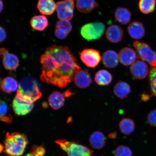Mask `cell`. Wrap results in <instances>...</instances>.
Masks as SVG:
<instances>
[{"instance_id": "cell-1", "label": "cell", "mask_w": 156, "mask_h": 156, "mask_svg": "<svg viewBox=\"0 0 156 156\" xmlns=\"http://www.w3.org/2000/svg\"><path fill=\"white\" fill-rule=\"evenodd\" d=\"M41 79L44 82L63 87L73 81L80 67L76 58L67 47L54 45L41 58Z\"/></svg>"}, {"instance_id": "cell-2", "label": "cell", "mask_w": 156, "mask_h": 156, "mask_svg": "<svg viewBox=\"0 0 156 156\" xmlns=\"http://www.w3.org/2000/svg\"><path fill=\"white\" fill-rule=\"evenodd\" d=\"M28 143V138L19 132L7 133L5 140V153L11 156H20Z\"/></svg>"}, {"instance_id": "cell-3", "label": "cell", "mask_w": 156, "mask_h": 156, "mask_svg": "<svg viewBox=\"0 0 156 156\" xmlns=\"http://www.w3.org/2000/svg\"><path fill=\"white\" fill-rule=\"evenodd\" d=\"M17 92L24 98L34 102L42 96L38 82L31 77H27L21 80Z\"/></svg>"}, {"instance_id": "cell-4", "label": "cell", "mask_w": 156, "mask_h": 156, "mask_svg": "<svg viewBox=\"0 0 156 156\" xmlns=\"http://www.w3.org/2000/svg\"><path fill=\"white\" fill-rule=\"evenodd\" d=\"M55 143L67 153L68 156H94L92 150L75 142L58 140Z\"/></svg>"}, {"instance_id": "cell-5", "label": "cell", "mask_w": 156, "mask_h": 156, "mask_svg": "<svg viewBox=\"0 0 156 156\" xmlns=\"http://www.w3.org/2000/svg\"><path fill=\"white\" fill-rule=\"evenodd\" d=\"M105 26L101 22L88 23L84 25L81 29V34L87 41L97 40L100 38L105 32Z\"/></svg>"}, {"instance_id": "cell-6", "label": "cell", "mask_w": 156, "mask_h": 156, "mask_svg": "<svg viewBox=\"0 0 156 156\" xmlns=\"http://www.w3.org/2000/svg\"><path fill=\"white\" fill-rule=\"evenodd\" d=\"M133 46L138 58L147 62L152 67H156V52L149 45L136 41Z\"/></svg>"}, {"instance_id": "cell-7", "label": "cell", "mask_w": 156, "mask_h": 156, "mask_svg": "<svg viewBox=\"0 0 156 156\" xmlns=\"http://www.w3.org/2000/svg\"><path fill=\"white\" fill-rule=\"evenodd\" d=\"M34 102L24 98L18 93L13 101L12 107L16 114L19 116L26 115L34 108Z\"/></svg>"}, {"instance_id": "cell-8", "label": "cell", "mask_w": 156, "mask_h": 156, "mask_svg": "<svg viewBox=\"0 0 156 156\" xmlns=\"http://www.w3.org/2000/svg\"><path fill=\"white\" fill-rule=\"evenodd\" d=\"M74 0H64L56 3V11L60 20L69 21L73 18Z\"/></svg>"}, {"instance_id": "cell-9", "label": "cell", "mask_w": 156, "mask_h": 156, "mask_svg": "<svg viewBox=\"0 0 156 156\" xmlns=\"http://www.w3.org/2000/svg\"><path fill=\"white\" fill-rule=\"evenodd\" d=\"M80 56L82 61L89 68L97 67L101 59L99 51L92 48L84 49L80 53Z\"/></svg>"}, {"instance_id": "cell-10", "label": "cell", "mask_w": 156, "mask_h": 156, "mask_svg": "<svg viewBox=\"0 0 156 156\" xmlns=\"http://www.w3.org/2000/svg\"><path fill=\"white\" fill-rule=\"evenodd\" d=\"M0 54L3 58V63L5 69L13 71L18 67L19 58L15 55L9 53V51L5 48H1Z\"/></svg>"}, {"instance_id": "cell-11", "label": "cell", "mask_w": 156, "mask_h": 156, "mask_svg": "<svg viewBox=\"0 0 156 156\" xmlns=\"http://www.w3.org/2000/svg\"><path fill=\"white\" fill-rule=\"evenodd\" d=\"M149 69L147 64L143 61L137 60L130 67V72L135 79H145L147 76Z\"/></svg>"}, {"instance_id": "cell-12", "label": "cell", "mask_w": 156, "mask_h": 156, "mask_svg": "<svg viewBox=\"0 0 156 156\" xmlns=\"http://www.w3.org/2000/svg\"><path fill=\"white\" fill-rule=\"evenodd\" d=\"M121 63L125 66L131 65L135 62L137 55L136 52L130 48H125L120 51L119 54Z\"/></svg>"}, {"instance_id": "cell-13", "label": "cell", "mask_w": 156, "mask_h": 156, "mask_svg": "<svg viewBox=\"0 0 156 156\" xmlns=\"http://www.w3.org/2000/svg\"><path fill=\"white\" fill-rule=\"evenodd\" d=\"M106 36L109 41L117 43L122 40L123 37V31L118 25H111L107 29Z\"/></svg>"}, {"instance_id": "cell-14", "label": "cell", "mask_w": 156, "mask_h": 156, "mask_svg": "<svg viewBox=\"0 0 156 156\" xmlns=\"http://www.w3.org/2000/svg\"><path fill=\"white\" fill-rule=\"evenodd\" d=\"M74 80L76 85L81 88L89 87L92 82L90 74L85 70L80 71L76 73Z\"/></svg>"}, {"instance_id": "cell-15", "label": "cell", "mask_w": 156, "mask_h": 156, "mask_svg": "<svg viewBox=\"0 0 156 156\" xmlns=\"http://www.w3.org/2000/svg\"><path fill=\"white\" fill-rule=\"evenodd\" d=\"M119 60L118 54L114 50H107L103 55L102 63L106 68H113L116 67L118 65Z\"/></svg>"}, {"instance_id": "cell-16", "label": "cell", "mask_w": 156, "mask_h": 156, "mask_svg": "<svg viewBox=\"0 0 156 156\" xmlns=\"http://www.w3.org/2000/svg\"><path fill=\"white\" fill-rule=\"evenodd\" d=\"M128 32L131 38L136 40L143 38L145 33L144 25L138 21L130 23L128 28Z\"/></svg>"}, {"instance_id": "cell-17", "label": "cell", "mask_w": 156, "mask_h": 156, "mask_svg": "<svg viewBox=\"0 0 156 156\" xmlns=\"http://www.w3.org/2000/svg\"><path fill=\"white\" fill-rule=\"evenodd\" d=\"M37 8L42 14L50 15L55 11L56 4L54 0H39Z\"/></svg>"}, {"instance_id": "cell-18", "label": "cell", "mask_w": 156, "mask_h": 156, "mask_svg": "<svg viewBox=\"0 0 156 156\" xmlns=\"http://www.w3.org/2000/svg\"><path fill=\"white\" fill-rule=\"evenodd\" d=\"M89 143L94 149H101L104 147L106 143V137L102 133L96 131L90 136Z\"/></svg>"}, {"instance_id": "cell-19", "label": "cell", "mask_w": 156, "mask_h": 156, "mask_svg": "<svg viewBox=\"0 0 156 156\" xmlns=\"http://www.w3.org/2000/svg\"><path fill=\"white\" fill-rule=\"evenodd\" d=\"M76 5L80 12L89 13L98 7L99 5L95 0H77Z\"/></svg>"}, {"instance_id": "cell-20", "label": "cell", "mask_w": 156, "mask_h": 156, "mask_svg": "<svg viewBox=\"0 0 156 156\" xmlns=\"http://www.w3.org/2000/svg\"><path fill=\"white\" fill-rule=\"evenodd\" d=\"M114 92L118 98L124 99L127 97L131 92V88L128 83L119 81L115 85Z\"/></svg>"}, {"instance_id": "cell-21", "label": "cell", "mask_w": 156, "mask_h": 156, "mask_svg": "<svg viewBox=\"0 0 156 156\" xmlns=\"http://www.w3.org/2000/svg\"><path fill=\"white\" fill-rule=\"evenodd\" d=\"M132 13L128 9L119 7L116 9L115 14L116 20L123 25L129 23L131 18Z\"/></svg>"}, {"instance_id": "cell-22", "label": "cell", "mask_w": 156, "mask_h": 156, "mask_svg": "<svg viewBox=\"0 0 156 156\" xmlns=\"http://www.w3.org/2000/svg\"><path fill=\"white\" fill-rule=\"evenodd\" d=\"M1 87L4 92L9 94L17 90L19 85L16 80L12 77H8L2 80Z\"/></svg>"}, {"instance_id": "cell-23", "label": "cell", "mask_w": 156, "mask_h": 156, "mask_svg": "<svg viewBox=\"0 0 156 156\" xmlns=\"http://www.w3.org/2000/svg\"><path fill=\"white\" fill-rule=\"evenodd\" d=\"M30 24L33 29L35 30L43 31L48 26L47 18L44 15L35 16L31 19Z\"/></svg>"}, {"instance_id": "cell-24", "label": "cell", "mask_w": 156, "mask_h": 156, "mask_svg": "<svg viewBox=\"0 0 156 156\" xmlns=\"http://www.w3.org/2000/svg\"><path fill=\"white\" fill-rule=\"evenodd\" d=\"M95 81L98 85L100 86H106L110 84L112 81V74L106 70L102 69L95 74Z\"/></svg>"}, {"instance_id": "cell-25", "label": "cell", "mask_w": 156, "mask_h": 156, "mask_svg": "<svg viewBox=\"0 0 156 156\" xmlns=\"http://www.w3.org/2000/svg\"><path fill=\"white\" fill-rule=\"evenodd\" d=\"M48 100L51 107L54 110H58L63 106L65 95L64 94L56 91L50 95Z\"/></svg>"}, {"instance_id": "cell-26", "label": "cell", "mask_w": 156, "mask_h": 156, "mask_svg": "<svg viewBox=\"0 0 156 156\" xmlns=\"http://www.w3.org/2000/svg\"><path fill=\"white\" fill-rule=\"evenodd\" d=\"M135 124L134 121L129 118L122 119L119 124L121 132L126 135H129L134 131Z\"/></svg>"}, {"instance_id": "cell-27", "label": "cell", "mask_w": 156, "mask_h": 156, "mask_svg": "<svg viewBox=\"0 0 156 156\" xmlns=\"http://www.w3.org/2000/svg\"><path fill=\"white\" fill-rule=\"evenodd\" d=\"M156 5V0H140L138 6L142 13L147 14L154 11Z\"/></svg>"}, {"instance_id": "cell-28", "label": "cell", "mask_w": 156, "mask_h": 156, "mask_svg": "<svg viewBox=\"0 0 156 156\" xmlns=\"http://www.w3.org/2000/svg\"><path fill=\"white\" fill-rule=\"evenodd\" d=\"M8 106L3 101H1V120L8 123L11 124L12 122L13 118L10 114H8Z\"/></svg>"}, {"instance_id": "cell-29", "label": "cell", "mask_w": 156, "mask_h": 156, "mask_svg": "<svg viewBox=\"0 0 156 156\" xmlns=\"http://www.w3.org/2000/svg\"><path fill=\"white\" fill-rule=\"evenodd\" d=\"M149 79L152 94L156 97V67H152L150 70Z\"/></svg>"}, {"instance_id": "cell-30", "label": "cell", "mask_w": 156, "mask_h": 156, "mask_svg": "<svg viewBox=\"0 0 156 156\" xmlns=\"http://www.w3.org/2000/svg\"><path fill=\"white\" fill-rule=\"evenodd\" d=\"M56 28L68 34L71 32L73 26L69 21L60 20L57 23Z\"/></svg>"}, {"instance_id": "cell-31", "label": "cell", "mask_w": 156, "mask_h": 156, "mask_svg": "<svg viewBox=\"0 0 156 156\" xmlns=\"http://www.w3.org/2000/svg\"><path fill=\"white\" fill-rule=\"evenodd\" d=\"M114 155L115 156H132V153L128 146L120 145L115 150Z\"/></svg>"}, {"instance_id": "cell-32", "label": "cell", "mask_w": 156, "mask_h": 156, "mask_svg": "<svg viewBox=\"0 0 156 156\" xmlns=\"http://www.w3.org/2000/svg\"><path fill=\"white\" fill-rule=\"evenodd\" d=\"M45 150L42 146H33L30 153L24 156H44Z\"/></svg>"}, {"instance_id": "cell-33", "label": "cell", "mask_w": 156, "mask_h": 156, "mask_svg": "<svg viewBox=\"0 0 156 156\" xmlns=\"http://www.w3.org/2000/svg\"><path fill=\"white\" fill-rule=\"evenodd\" d=\"M147 121L150 125L156 127V110L150 112L147 116Z\"/></svg>"}, {"instance_id": "cell-34", "label": "cell", "mask_w": 156, "mask_h": 156, "mask_svg": "<svg viewBox=\"0 0 156 156\" xmlns=\"http://www.w3.org/2000/svg\"><path fill=\"white\" fill-rule=\"evenodd\" d=\"M55 36L57 37L60 39H64L67 37L68 34L67 33L62 32V31L55 28Z\"/></svg>"}, {"instance_id": "cell-35", "label": "cell", "mask_w": 156, "mask_h": 156, "mask_svg": "<svg viewBox=\"0 0 156 156\" xmlns=\"http://www.w3.org/2000/svg\"><path fill=\"white\" fill-rule=\"evenodd\" d=\"M0 30H1V39H0V41L1 42H2L4 41H5L6 38V33L3 27H1V28H0Z\"/></svg>"}, {"instance_id": "cell-36", "label": "cell", "mask_w": 156, "mask_h": 156, "mask_svg": "<svg viewBox=\"0 0 156 156\" xmlns=\"http://www.w3.org/2000/svg\"><path fill=\"white\" fill-rule=\"evenodd\" d=\"M0 4H1V7H0V11H1V12L3 9V3L2 0H1V3H0Z\"/></svg>"}, {"instance_id": "cell-37", "label": "cell", "mask_w": 156, "mask_h": 156, "mask_svg": "<svg viewBox=\"0 0 156 156\" xmlns=\"http://www.w3.org/2000/svg\"><path fill=\"white\" fill-rule=\"evenodd\" d=\"M5 147H4L2 145V144H1V146H0V151L1 152H2V151H4Z\"/></svg>"}, {"instance_id": "cell-38", "label": "cell", "mask_w": 156, "mask_h": 156, "mask_svg": "<svg viewBox=\"0 0 156 156\" xmlns=\"http://www.w3.org/2000/svg\"><path fill=\"white\" fill-rule=\"evenodd\" d=\"M10 156V155H9L7 154V156Z\"/></svg>"}]
</instances>
